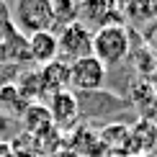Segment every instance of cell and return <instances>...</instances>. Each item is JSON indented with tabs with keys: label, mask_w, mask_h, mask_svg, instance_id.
Instances as JSON below:
<instances>
[{
	"label": "cell",
	"mask_w": 157,
	"mask_h": 157,
	"mask_svg": "<svg viewBox=\"0 0 157 157\" xmlns=\"http://www.w3.org/2000/svg\"><path fill=\"white\" fill-rule=\"evenodd\" d=\"M10 16H13V26L23 36L54 29V8H52V0H13Z\"/></svg>",
	"instance_id": "cell-1"
},
{
	"label": "cell",
	"mask_w": 157,
	"mask_h": 157,
	"mask_svg": "<svg viewBox=\"0 0 157 157\" xmlns=\"http://www.w3.org/2000/svg\"><path fill=\"white\" fill-rule=\"evenodd\" d=\"M93 57L103 67L121 64L129 57V31L126 26H103L93 31Z\"/></svg>",
	"instance_id": "cell-2"
},
{
	"label": "cell",
	"mask_w": 157,
	"mask_h": 157,
	"mask_svg": "<svg viewBox=\"0 0 157 157\" xmlns=\"http://www.w3.org/2000/svg\"><path fill=\"white\" fill-rule=\"evenodd\" d=\"M57 47H59V59L67 64L90 57L93 54V31L80 21H75L57 31Z\"/></svg>",
	"instance_id": "cell-3"
},
{
	"label": "cell",
	"mask_w": 157,
	"mask_h": 157,
	"mask_svg": "<svg viewBox=\"0 0 157 157\" xmlns=\"http://www.w3.org/2000/svg\"><path fill=\"white\" fill-rule=\"evenodd\" d=\"M77 21L88 26L90 31H98L103 26H119L121 10L116 0H80L77 3Z\"/></svg>",
	"instance_id": "cell-4"
},
{
	"label": "cell",
	"mask_w": 157,
	"mask_h": 157,
	"mask_svg": "<svg viewBox=\"0 0 157 157\" xmlns=\"http://www.w3.org/2000/svg\"><path fill=\"white\" fill-rule=\"evenodd\" d=\"M106 80V67L95 59L93 54L82 57L77 62H70V90L77 93H95L98 88H103Z\"/></svg>",
	"instance_id": "cell-5"
},
{
	"label": "cell",
	"mask_w": 157,
	"mask_h": 157,
	"mask_svg": "<svg viewBox=\"0 0 157 157\" xmlns=\"http://www.w3.org/2000/svg\"><path fill=\"white\" fill-rule=\"evenodd\" d=\"M47 111H49L52 126H57V129H72L77 119H80V103H77V95L72 90L52 93Z\"/></svg>",
	"instance_id": "cell-6"
},
{
	"label": "cell",
	"mask_w": 157,
	"mask_h": 157,
	"mask_svg": "<svg viewBox=\"0 0 157 157\" xmlns=\"http://www.w3.org/2000/svg\"><path fill=\"white\" fill-rule=\"evenodd\" d=\"M26 49H29V59L41 64V67L59 59V47H57L54 31H39V34L26 36Z\"/></svg>",
	"instance_id": "cell-7"
},
{
	"label": "cell",
	"mask_w": 157,
	"mask_h": 157,
	"mask_svg": "<svg viewBox=\"0 0 157 157\" xmlns=\"http://www.w3.org/2000/svg\"><path fill=\"white\" fill-rule=\"evenodd\" d=\"M39 72V82H41V90L47 93H59V90H70V64L62 59H54L49 64L36 70Z\"/></svg>",
	"instance_id": "cell-8"
},
{
	"label": "cell",
	"mask_w": 157,
	"mask_h": 157,
	"mask_svg": "<svg viewBox=\"0 0 157 157\" xmlns=\"http://www.w3.org/2000/svg\"><path fill=\"white\" fill-rule=\"evenodd\" d=\"M157 147V124L152 119H142L134 129H129V144L126 149H132L136 155H147Z\"/></svg>",
	"instance_id": "cell-9"
},
{
	"label": "cell",
	"mask_w": 157,
	"mask_h": 157,
	"mask_svg": "<svg viewBox=\"0 0 157 157\" xmlns=\"http://www.w3.org/2000/svg\"><path fill=\"white\" fill-rule=\"evenodd\" d=\"M121 10L134 23H152L157 21V0H124Z\"/></svg>",
	"instance_id": "cell-10"
},
{
	"label": "cell",
	"mask_w": 157,
	"mask_h": 157,
	"mask_svg": "<svg viewBox=\"0 0 157 157\" xmlns=\"http://www.w3.org/2000/svg\"><path fill=\"white\" fill-rule=\"evenodd\" d=\"M23 124L31 134H44L47 129H52V119L47 106H36V103H29L23 111Z\"/></svg>",
	"instance_id": "cell-11"
},
{
	"label": "cell",
	"mask_w": 157,
	"mask_h": 157,
	"mask_svg": "<svg viewBox=\"0 0 157 157\" xmlns=\"http://www.w3.org/2000/svg\"><path fill=\"white\" fill-rule=\"evenodd\" d=\"M52 8H54V34L64 26L77 21V3L75 0H52Z\"/></svg>",
	"instance_id": "cell-12"
},
{
	"label": "cell",
	"mask_w": 157,
	"mask_h": 157,
	"mask_svg": "<svg viewBox=\"0 0 157 157\" xmlns=\"http://www.w3.org/2000/svg\"><path fill=\"white\" fill-rule=\"evenodd\" d=\"M101 144L113 147V149L126 147V144H129V129H126V126H119V124L103 129V132H101Z\"/></svg>",
	"instance_id": "cell-13"
},
{
	"label": "cell",
	"mask_w": 157,
	"mask_h": 157,
	"mask_svg": "<svg viewBox=\"0 0 157 157\" xmlns=\"http://www.w3.org/2000/svg\"><path fill=\"white\" fill-rule=\"evenodd\" d=\"M144 41H147L152 49H157V21L147 23V29H144Z\"/></svg>",
	"instance_id": "cell-14"
},
{
	"label": "cell",
	"mask_w": 157,
	"mask_h": 157,
	"mask_svg": "<svg viewBox=\"0 0 157 157\" xmlns=\"http://www.w3.org/2000/svg\"><path fill=\"white\" fill-rule=\"evenodd\" d=\"M0 157H13V147L8 142H0Z\"/></svg>",
	"instance_id": "cell-15"
},
{
	"label": "cell",
	"mask_w": 157,
	"mask_h": 157,
	"mask_svg": "<svg viewBox=\"0 0 157 157\" xmlns=\"http://www.w3.org/2000/svg\"><path fill=\"white\" fill-rule=\"evenodd\" d=\"M0 8H3V0H0Z\"/></svg>",
	"instance_id": "cell-16"
}]
</instances>
